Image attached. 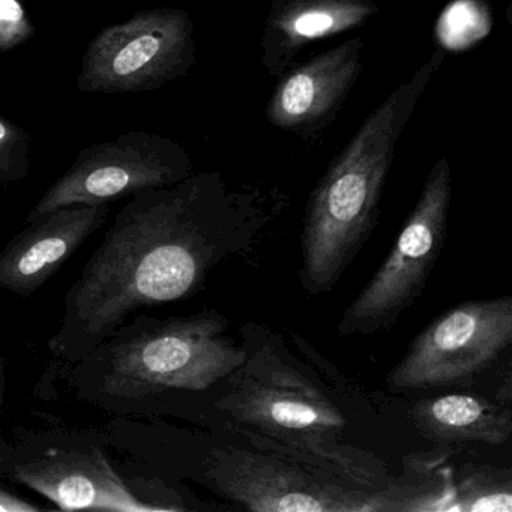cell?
Masks as SVG:
<instances>
[{"instance_id": "obj_10", "label": "cell", "mask_w": 512, "mask_h": 512, "mask_svg": "<svg viewBox=\"0 0 512 512\" xmlns=\"http://www.w3.org/2000/svg\"><path fill=\"white\" fill-rule=\"evenodd\" d=\"M364 46L352 37L284 71L266 104L269 124L307 140L331 127L362 76Z\"/></svg>"}, {"instance_id": "obj_17", "label": "cell", "mask_w": 512, "mask_h": 512, "mask_svg": "<svg viewBox=\"0 0 512 512\" xmlns=\"http://www.w3.org/2000/svg\"><path fill=\"white\" fill-rule=\"evenodd\" d=\"M34 34L19 0H0V52L16 49Z\"/></svg>"}, {"instance_id": "obj_18", "label": "cell", "mask_w": 512, "mask_h": 512, "mask_svg": "<svg viewBox=\"0 0 512 512\" xmlns=\"http://www.w3.org/2000/svg\"><path fill=\"white\" fill-rule=\"evenodd\" d=\"M40 509L0 488V512H37Z\"/></svg>"}, {"instance_id": "obj_2", "label": "cell", "mask_w": 512, "mask_h": 512, "mask_svg": "<svg viewBox=\"0 0 512 512\" xmlns=\"http://www.w3.org/2000/svg\"><path fill=\"white\" fill-rule=\"evenodd\" d=\"M445 59V50H434L394 89L362 122L311 191L302 226L299 271L308 295L331 292L370 239L379 221L383 188L398 140Z\"/></svg>"}, {"instance_id": "obj_9", "label": "cell", "mask_w": 512, "mask_h": 512, "mask_svg": "<svg viewBox=\"0 0 512 512\" xmlns=\"http://www.w3.org/2000/svg\"><path fill=\"white\" fill-rule=\"evenodd\" d=\"M184 146L160 134L134 131L83 149L26 218L38 220L70 205H97L167 187L193 175Z\"/></svg>"}, {"instance_id": "obj_5", "label": "cell", "mask_w": 512, "mask_h": 512, "mask_svg": "<svg viewBox=\"0 0 512 512\" xmlns=\"http://www.w3.org/2000/svg\"><path fill=\"white\" fill-rule=\"evenodd\" d=\"M451 202V166L439 158L388 257L344 311L340 337L385 331L418 301L442 253Z\"/></svg>"}, {"instance_id": "obj_15", "label": "cell", "mask_w": 512, "mask_h": 512, "mask_svg": "<svg viewBox=\"0 0 512 512\" xmlns=\"http://www.w3.org/2000/svg\"><path fill=\"white\" fill-rule=\"evenodd\" d=\"M512 484L509 473L482 467L458 482H443L439 511L511 512Z\"/></svg>"}, {"instance_id": "obj_13", "label": "cell", "mask_w": 512, "mask_h": 512, "mask_svg": "<svg viewBox=\"0 0 512 512\" xmlns=\"http://www.w3.org/2000/svg\"><path fill=\"white\" fill-rule=\"evenodd\" d=\"M379 14L376 0H272L260 40V64L280 77L316 41L361 28Z\"/></svg>"}, {"instance_id": "obj_8", "label": "cell", "mask_w": 512, "mask_h": 512, "mask_svg": "<svg viewBox=\"0 0 512 512\" xmlns=\"http://www.w3.org/2000/svg\"><path fill=\"white\" fill-rule=\"evenodd\" d=\"M218 490L260 512L398 511L403 487L382 490L347 485L338 476L269 452L227 449L214 472Z\"/></svg>"}, {"instance_id": "obj_4", "label": "cell", "mask_w": 512, "mask_h": 512, "mask_svg": "<svg viewBox=\"0 0 512 512\" xmlns=\"http://www.w3.org/2000/svg\"><path fill=\"white\" fill-rule=\"evenodd\" d=\"M227 328L229 320L212 310L140 320L119 326L77 364L91 368L89 391L124 403L173 389L206 391L247 361V350Z\"/></svg>"}, {"instance_id": "obj_1", "label": "cell", "mask_w": 512, "mask_h": 512, "mask_svg": "<svg viewBox=\"0 0 512 512\" xmlns=\"http://www.w3.org/2000/svg\"><path fill=\"white\" fill-rule=\"evenodd\" d=\"M68 290L56 358L77 364L140 308L199 292L211 272L247 253L286 197L253 185L230 187L218 172L130 196Z\"/></svg>"}, {"instance_id": "obj_12", "label": "cell", "mask_w": 512, "mask_h": 512, "mask_svg": "<svg viewBox=\"0 0 512 512\" xmlns=\"http://www.w3.org/2000/svg\"><path fill=\"white\" fill-rule=\"evenodd\" d=\"M14 475L64 511H167L140 502L98 448L49 452L17 467Z\"/></svg>"}, {"instance_id": "obj_3", "label": "cell", "mask_w": 512, "mask_h": 512, "mask_svg": "<svg viewBox=\"0 0 512 512\" xmlns=\"http://www.w3.org/2000/svg\"><path fill=\"white\" fill-rule=\"evenodd\" d=\"M218 407L263 451L370 490L394 485L386 466L367 452L341 445L346 418L301 371L277 355L247 356Z\"/></svg>"}, {"instance_id": "obj_11", "label": "cell", "mask_w": 512, "mask_h": 512, "mask_svg": "<svg viewBox=\"0 0 512 512\" xmlns=\"http://www.w3.org/2000/svg\"><path fill=\"white\" fill-rule=\"evenodd\" d=\"M110 203L70 205L28 223L0 253V289L28 298L106 223Z\"/></svg>"}, {"instance_id": "obj_6", "label": "cell", "mask_w": 512, "mask_h": 512, "mask_svg": "<svg viewBox=\"0 0 512 512\" xmlns=\"http://www.w3.org/2000/svg\"><path fill=\"white\" fill-rule=\"evenodd\" d=\"M511 343V296L463 302L413 338L386 376V385L404 394L469 385L496 364Z\"/></svg>"}, {"instance_id": "obj_16", "label": "cell", "mask_w": 512, "mask_h": 512, "mask_svg": "<svg viewBox=\"0 0 512 512\" xmlns=\"http://www.w3.org/2000/svg\"><path fill=\"white\" fill-rule=\"evenodd\" d=\"M28 173V133L0 116V191L22 181Z\"/></svg>"}, {"instance_id": "obj_7", "label": "cell", "mask_w": 512, "mask_h": 512, "mask_svg": "<svg viewBox=\"0 0 512 512\" xmlns=\"http://www.w3.org/2000/svg\"><path fill=\"white\" fill-rule=\"evenodd\" d=\"M196 64L194 23L178 8L143 11L89 44L77 86L94 94L154 91Z\"/></svg>"}, {"instance_id": "obj_14", "label": "cell", "mask_w": 512, "mask_h": 512, "mask_svg": "<svg viewBox=\"0 0 512 512\" xmlns=\"http://www.w3.org/2000/svg\"><path fill=\"white\" fill-rule=\"evenodd\" d=\"M416 428L437 442H481L503 445L512 433L508 407L478 395L446 394L416 401L412 409Z\"/></svg>"}]
</instances>
